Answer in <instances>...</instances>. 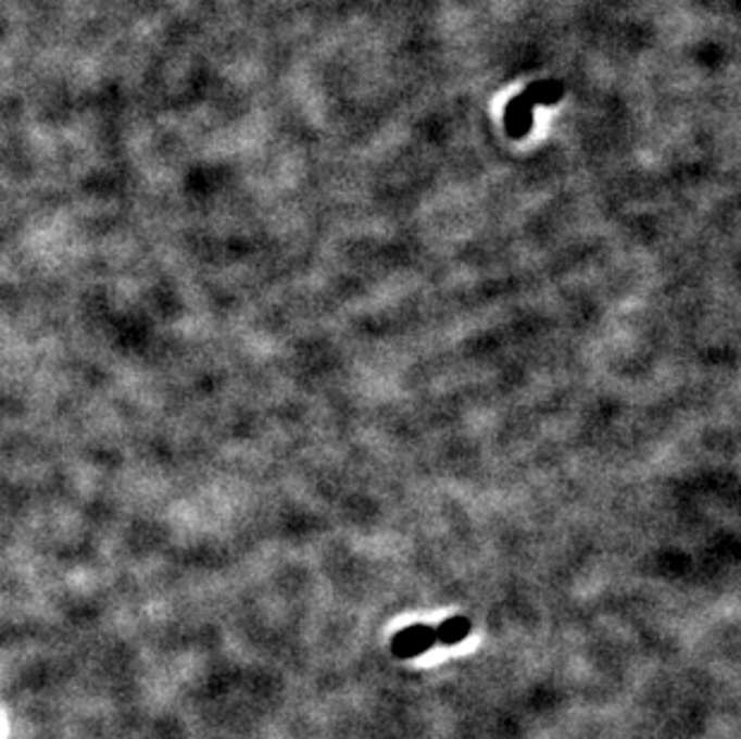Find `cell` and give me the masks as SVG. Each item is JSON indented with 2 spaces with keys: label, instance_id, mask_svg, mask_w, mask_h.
Wrapping results in <instances>:
<instances>
[{
  "label": "cell",
  "instance_id": "1",
  "mask_svg": "<svg viewBox=\"0 0 741 739\" xmlns=\"http://www.w3.org/2000/svg\"><path fill=\"white\" fill-rule=\"evenodd\" d=\"M437 643L435 627L427 625H413L401 629L399 634L391 637V653L401 657V661H409V657H418L427 653Z\"/></svg>",
  "mask_w": 741,
  "mask_h": 739
},
{
  "label": "cell",
  "instance_id": "2",
  "mask_svg": "<svg viewBox=\"0 0 741 739\" xmlns=\"http://www.w3.org/2000/svg\"><path fill=\"white\" fill-rule=\"evenodd\" d=\"M532 109H536V103L528 97V91L524 95H518L516 99H512V103L506 107V133L512 137H524L528 135V130L532 128Z\"/></svg>",
  "mask_w": 741,
  "mask_h": 739
},
{
  "label": "cell",
  "instance_id": "3",
  "mask_svg": "<svg viewBox=\"0 0 741 739\" xmlns=\"http://www.w3.org/2000/svg\"><path fill=\"white\" fill-rule=\"evenodd\" d=\"M468 634H470V619L463 617V615L449 617V619H444L442 625L435 629L437 643H444V646H456V643H461L463 639H466Z\"/></svg>",
  "mask_w": 741,
  "mask_h": 739
}]
</instances>
